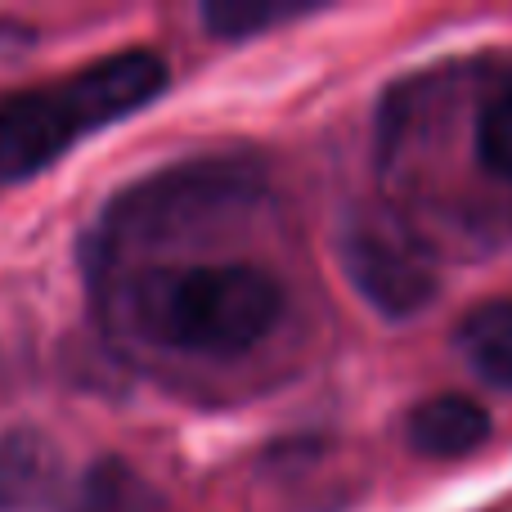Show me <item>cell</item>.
<instances>
[{
    "instance_id": "8",
    "label": "cell",
    "mask_w": 512,
    "mask_h": 512,
    "mask_svg": "<svg viewBox=\"0 0 512 512\" xmlns=\"http://www.w3.org/2000/svg\"><path fill=\"white\" fill-rule=\"evenodd\" d=\"M477 158L490 176L512 185V90L495 95L477 122Z\"/></svg>"
},
{
    "instance_id": "6",
    "label": "cell",
    "mask_w": 512,
    "mask_h": 512,
    "mask_svg": "<svg viewBox=\"0 0 512 512\" xmlns=\"http://www.w3.org/2000/svg\"><path fill=\"white\" fill-rule=\"evenodd\" d=\"M459 346L490 387L512 391V301H486L459 324Z\"/></svg>"
},
{
    "instance_id": "5",
    "label": "cell",
    "mask_w": 512,
    "mask_h": 512,
    "mask_svg": "<svg viewBox=\"0 0 512 512\" xmlns=\"http://www.w3.org/2000/svg\"><path fill=\"white\" fill-rule=\"evenodd\" d=\"M490 441V414L472 396H432L409 414V445L427 459H468Z\"/></svg>"
},
{
    "instance_id": "2",
    "label": "cell",
    "mask_w": 512,
    "mask_h": 512,
    "mask_svg": "<svg viewBox=\"0 0 512 512\" xmlns=\"http://www.w3.org/2000/svg\"><path fill=\"white\" fill-rule=\"evenodd\" d=\"M283 288L261 265H189L140 283L144 328L180 351L239 355L274 328Z\"/></svg>"
},
{
    "instance_id": "7",
    "label": "cell",
    "mask_w": 512,
    "mask_h": 512,
    "mask_svg": "<svg viewBox=\"0 0 512 512\" xmlns=\"http://www.w3.org/2000/svg\"><path fill=\"white\" fill-rule=\"evenodd\" d=\"M306 14L310 5H283V0H216L203 9V23L221 41H243V36H256L274 23H292Z\"/></svg>"
},
{
    "instance_id": "4",
    "label": "cell",
    "mask_w": 512,
    "mask_h": 512,
    "mask_svg": "<svg viewBox=\"0 0 512 512\" xmlns=\"http://www.w3.org/2000/svg\"><path fill=\"white\" fill-rule=\"evenodd\" d=\"M63 450L41 427L0 436V512H45L63 495Z\"/></svg>"
},
{
    "instance_id": "1",
    "label": "cell",
    "mask_w": 512,
    "mask_h": 512,
    "mask_svg": "<svg viewBox=\"0 0 512 512\" xmlns=\"http://www.w3.org/2000/svg\"><path fill=\"white\" fill-rule=\"evenodd\" d=\"M167 63L149 50L99 59L50 86L0 99V180H27L59 162L81 135L140 113L167 90Z\"/></svg>"
},
{
    "instance_id": "3",
    "label": "cell",
    "mask_w": 512,
    "mask_h": 512,
    "mask_svg": "<svg viewBox=\"0 0 512 512\" xmlns=\"http://www.w3.org/2000/svg\"><path fill=\"white\" fill-rule=\"evenodd\" d=\"M342 270L355 283V292L387 319L418 315L436 297L432 265L382 234H351L342 243Z\"/></svg>"
}]
</instances>
